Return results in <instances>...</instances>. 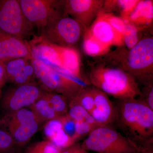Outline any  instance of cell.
<instances>
[{"label":"cell","instance_id":"cell-1","mask_svg":"<svg viewBox=\"0 0 153 153\" xmlns=\"http://www.w3.org/2000/svg\"><path fill=\"white\" fill-rule=\"evenodd\" d=\"M114 125L140 147L153 144V110L140 98L118 100Z\"/></svg>","mask_w":153,"mask_h":153},{"label":"cell","instance_id":"cell-2","mask_svg":"<svg viewBox=\"0 0 153 153\" xmlns=\"http://www.w3.org/2000/svg\"><path fill=\"white\" fill-rule=\"evenodd\" d=\"M102 60L130 74L143 86L153 83V38H141L128 49L123 46L109 51Z\"/></svg>","mask_w":153,"mask_h":153},{"label":"cell","instance_id":"cell-3","mask_svg":"<svg viewBox=\"0 0 153 153\" xmlns=\"http://www.w3.org/2000/svg\"><path fill=\"white\" fill-rule=\"evenodd\" d=\"M91 85L118 100L139 98L140 85L130 74L102 60L90 67Z\"/></svg>","mask_w":153,"mask_h":153},{"label":"cell","instance_id":"cell-4","mask_svg":"<svg viewBox=\"0 0 153 153\" xmlns=\"http://www.w3.org/2000/svg\"><path fill=\"white\" fill-rule=\"evenodd\" d=\"M31 62L41 88L47 92L62 94L68 100V104L82 88L90 85L60 68L41 60L32 58Z\"/></svg>","mask_w":153,"mask_h":153},{"label":"cell","instance_id":"cell-5","mask_svg":"<svg viewBox=\"0 0 153 153\" xmlns=\"http://www.w3.org/2000/svg\"><path fill=\"white\" fill-rule=\"evenodd\" d=\"M81 145L85 150L97 153H137L140 148L109 126L94 129Z\"/></svg>","mask_w":153,"mask_h":153},{"label":"cell","instance_id":"cell-6","mask_svg":"<svg viewBox=\"0 0 153 153\" xmlns=\"http://www.w3.org/2000/svg\"><path fill=\"white\" fill-rule=\"evenodd\" d=\"M42 125L34 113L27 108L5 114L0 127L22 148L27 144Z\"/></svg>","mask_w":153,"mask_h":153},{"label":"cell","instance_id":"cell-7","mask_svg":"<svg viewBox=\"0 0 153 153\" xmlns=\"http://www.w3.org/2000/svg\"><path fill=\"white\" fill-rule=\"evenodd\" d=\"M84 33L79 22L64 13L42 29L41 36L58 46L73 47Z\"/></svg>","mask_w":153,"mask_h":153},{"label":"cell","instance_id":"cell-8","mask_svg":"<svg viewBox=\"0 0 153 153\" xmlns=\"http://www.w3.org/2000/svg\"><path fill=\"white\" fill-rule=\"evenodd\" d=\"M34 28L24 15L19 1L0 0V30L25 40L33 35Z\"/></svg>","mask_w":153,"mask_h":153},{"label":"cell","instance_id":"cell-9","mask_svg":"<svg viewBox=\"0 0 153 153\" xmlns=\"http://www.w3.org/2000/svg\"><path fill=\"white\" fill-rule=\"evenodd\" d=\"M24 15L34 27L41 30L64 14L63 1L19 0Z\"/></svg>","mask_w":153,"mask_h":153},{"label":"cell","instance_id":"cell-10","mask_svg":"<svg viewBox=\"0 0 153 153\" xmlns=\"http://www.w3.org/2000/svg\"><path fill=\"white\" fill-rule=\"evenodd\" d=\"M43 91L37 84L15 85L3 92L0 105L5 114L29 107L41 97Z\"/></svg>","mask_w":153,"mask_h":153},{"label":"cell","instance_id":"cell-11","mask_svg":"<svg viewBox=\"0 0 153 153\" xmlns=\"http://www.w3.org/2000/svg\"><path fill=\"white\" fill-rule=\"evenodd\" d=\"M103 0H66L63 1V11L67 16L76 20L85 32L101 10Z\"/></svg>","mask_w":153,"mask_h":153},{"label":"cell","instance_id":"cell-12","mask_svg":"<svg viewBox=\"0 0 153 153\" xmlns=\"http://www.w3.org/2000/svg\"><path fill=\"white\" fill-rule=\"evenodd\" d=\"M19 58L32 59L29 43L0 30V63Z\"/></svg>","mask_w":153,"mask_h":153},{"label":"cell","instance_id":"cell-13","mask_svg":"<svg viewBox=\"0 0 153 153\" xmlns=\"http://www.w3.org/2000/svg\"><path fill=\"white\" fill-rule=\"evenodd\" d=\"M91 88L94 106L91 114L99 126H113L117 115L116 105L103 91L93 86Z\"/></svg>","mask_w":153,"mask_h":153},{"label":"cell","instance_id":"cell-14","mask_svg":"<svg viewBox=\"0 0 153 153\" xmlns=\"http://www.w3.org/2000/svg\"><path fill=\"white\" fill-rule=\"evenodd\" d=\"M7 80L16 86L37 84L31 59L19 58L4 63Z\"/></svg>","mask_w":153,"mask_h":153},{"label":"cell","instance_id":"cell-15","mask_svg":"<svg viewBox=\"0 0 153 153\" xmlns=\"http://www.w3.org/2000/svg\"><path fill=\"white\" fill-rule=\"evenodd\" d=\"M32 58L62 69L59 46L49 42L42 36H35L29 42Z\"/></svg>","mask_w":153,"mask_h":153},{"label":"cell","instance_id":"cell-16","mask_svg":"<svg viewBox=\"0 0 153 153\" xmlns=\"http://www.w3.org/2000/svg\"><path fill=\"white\" fill-rule=\"evenodd\" d=\"M86 31L96 40L107 46H123L122 39L100 13Z\"/></svg>","mask_w":153,"mask_h":153},{"label":"cell","instance_id":"cell-17","mask_svg":"<svg viewBox=\"0 0 153 153\" xmlns=\"http://www.w3.org/2000/svg\"><path fill=\"white\" fill-rule=\"evenodd\" d=\"M124 22L134 25L141 32L151 31L153 29V1H139Z\"/></svg>","mask_w":153,"mask_h":153},{"label":"cell","instance_id":"cell-18","mask_svg":"<svg viewBox=\"0 0 153 153\" xmlns=\"http://www.w3.org/2000/svg\"><path fill=\"white\" fill-rule=\"evenodd\" d=\"M62 67L61 70L75 78L91 85L88 79L83 76L79 52L73 47L59 46Z\"/></svg>","mask_w":153,"mask_h":153},{"label":"cell","instance_id":"cell-19","mask_svg":"<svg viewBox=\"0 0 153 153\" xmlns=\"http://www.w3.org/2000/svg\"><path fill=\"white\" fill-rule=\"evenodd\" d=\"M43 131L46 140L62 150L76 143L64 131L62 123L58 118L44 124Z\"/></svg>","mask_w":153,"mask_h":153},{"label":"cell","instance_id":"cell-20","mask_svg":"<svg viewBox=\"0 0 153 153\" xmlns=\"http://www.w3.org/2000/svg\"><path fill=\"white\" fill-rule=\"evenodd\" d=\"M139 0H108L104 1L101 12L105 13L117 12L124 21L128 18Z\"/></svg>","mask_w":153,"mask_h":153},{"label":"cell","instance_id":"cell-21","mask_svg":"<svg viewBox=\"0 0 153 153\" xmlns=\"http://www.w3.org/2000/svg\"><path fill=\"white\" fill-rule=\"evenodd\" d=\"M29 109L34 113L41 125L60 117L42 95L29 107Z\"/></svg>","mask_w":153,"mask_h":153},{"label":"cell","instance_id":"cell-22","mask_svg":"<svg viewBox=\"0 0 153 153\" xmlns=\"http://www.w3.org/2000/svg\"><path fill=\"white\" fill-rule=\"evenodd\" d=\"M110 47L96 40L87 31L84 34L82 48L84 52L88 56H104L109 52Z\"/></svg>","mask_w":153,"mask_h":153},{"label":"cell","instance_id":"cell-23","mask_svg":"<svg viewBox=\"0 0 153 153\" xmlns=\"http://www.w3.org/2000/svg\"><path fill=\"white\" fill-rule=\"evenodd\" d=\"M42 96L59 117L66 114L68 109V102L66 97L60 94L43 91Z\"/></svg>","mask_w":153,"mask_h":153},{"label":"cell","instance_id":"cell-24","mask_svg":"<svg viewBox=\"0 0 153 153\" xmlns=\"http://www.w3.org/2000/svg\"><path fill=\"white\" fill-rule=\"evenodd\" d=\"M75 104L82 107L91 114L94 106V97L91 86L89 85L82 88L68 105Z\"/></svg>","mask_w":153,"mask_h":153},{"label":"cell","instance_id":"cell-25","mask_svg":"<svg viewBox=\"0 0 153 153\" xmlns=\"http://www.w3.org/2000/svg\"><path fill=\"white\" fill-rule=\"evenodd\" d=\"M142 32L137 27L129 23H126V29L123 37V46L130 49L134 47L141 39Z\"/></svg>","mask_w":153,"mask_h":153},{"label":"cell","instance_id":"cell-26","mask_svg":"<svg viewBox=\"0 0 153 153\" xmlns=\"http://www.w3.org/2000/svg\"><path fill=\"white\" fill-rule=\"evenodd\" d=\"M62 150L47 140L37 142L26 148L24 153H61Z\"/></svg>","mask_w":153,"mask_h":153},{"label":"cell","instance_id":"cell-27","mask_svg":"<svg viewBox=\"0 0 153 153\" xmlns=\"http://www.w3.org/2000/svg\"><path fill=\"white\" fill-rule=\"evenodd\" d=\"M20 149L10 135L0 128V153L17 152Z\"/></svg>","mask_w":153,"mask_h":153},{"label":"cell","instance_id":"cell-28","mask_svg":"<svg viewBox=\"0 0 153 153\" xmlns=\"http://www.w3.org/2000/svg\"><path fill=\"white\" fill-rule=\"evenodd\" d=\"M100 13L108 22L117 34L123 40L126 26V23L123 19L120 17L115 16L113 14L105 13L101 12Z\"/></svg>","mask_w":153,"mask_h":153},{"label":"cell","instance_id":"cell-29","mask_svg":"<svg viewBox=\"0 0 153 153\" xmlns=\"http://www.w3.org/2000/svg\"><path fill=\"white\" fill-rule=\"evenodd\" d=\"M58 118L62 123L63 128L66 134L76 142L77 141L75 138L76 130L75 121L69 116L68 113Z\"/></svg>","mask_w":153,"mask_h":153},{"label":"cell","instance_id":"cell-30","mask_svg":"<svg viewBox=\"0 0 153 153\" xmlns=\"http://www.w3.org/2000/svg\"><path fill=\"white\" fill-rule=\"evenodd\" d=\"M68 114L75 122L85 120L91 114L82 107L76 104L68 105Z\"/></svg>","mask_w":153,"mask_h":153},{"label":"cell","instance_id":"cell-31","mask_svg":"<svg viewBox=\"0 0 153 153\" xmlns=\"http://www.w3.org/2000/svg\"><path fill=\"white\" fill-rule=\"evenodd\" d=\"M75 138L76 141L83 137H87L91 132L96 128L94 126L88 123L85 120L75 121Z\"/></svg>","mask_w":153,"mask_h":153},{"label":"cell","instance_id":"cell-32","mask_svg":"<svg viewBox=\"0 0 153 153\" xmlns=\"http://www.w3.org/2000/svg\"><path fill=\"white\" fill-rule=\"evenodd\" d=\"M141 95L139 98L153 110V83L143 86L142 89H141Z\"/></svg>","mask_w":153,"mask_h":153},{"label":"cell","instance_id":"cell-33","mask_svg":"<svg viewBox=\"0 0 153 153\" xmlns=\"http://www.w3.org/2000/svg\"><path fill=\"white\" fill-rule=\"evenodd\" d=\"M61 153H88L82 147L81 144L75 143L70 146L62 150Z\"/></svg>","mask_w":153,"mask_h":153},{"label":"cell","instance_id":"cell-34","mask_svg":"<svg viewBox=\"0 0 153 153\" xmlns=\"http://www.w3.org/2000/svg\"><path fill=\"white\" fill-rule=\"evenodd\" d=\"M7 82V80L4 64L0 63V101L2 95L3 88Z\"/></svg>","mask_w":153,"mask_h":153},{"label":"cell","instance_id":"cell-35","mask_svg":"<svg viewBox=\"0 0 153 153\" xmlns=\"http://www.w3.org/2000/svg\"><path fill=\"white\" fill-rule=\"evenodd\" d=\"M137 153H153V144L140 148L139 150Z\"/></svg>","mask_w":153,"mask_h":153},{"label":"cell","instance_id":"cell-36","mask_svg":"<svg viewBox=\"0 0 153 153\" xmlns=\"http://www.w3.org/2000/svg\"><path fill=\"white\" fill-rule=\"evenodd\" d=\"M21 153V152H16V153Z\"/></svg>","mask_w":153,"mask_h":153},{"label":"cell","instance_id":"cell-37","mask_svg":"<svg viewBox=\"0 0 153 153\" xmlns=\"http://www.w3.org/2000/svg\"><path fill=\"white\" fill-rule=\"evenodd\" d=\"M1 117H0V123H1Z\"/></svg>","mask_w":153,"mask_h":153}]
</instances>
